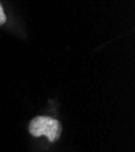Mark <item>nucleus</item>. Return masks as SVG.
Instances as JSON below:
<instances>
[{"mask_svg":"<svg viewBox=\"0 0 135 152\" xmlns=\"http://www.w3.org/2000/svg\"><path fill=\"white\" fill-rule=\"evenodd\" d=\"M29 133L35 137L46 136L50 142H55L61 135V124L57 119L49 116H38L31 121Z\"/></svg>","mask_w":135,"mask_h":152,"instance_id":"f257e3e1","label":"nucleus"},{"mask_svg":"<svg viewBox=\"0 0 135 152\" xmlns=\"http://www.w3.org/2000/svg\"><path fill=\"white\" fill-rule=\"evenodd\" d=\"M5 22H6V16H5V12H4L1 4H0V26H3Z\"/></svg>","mask_w":135,"mask_h":152,"instance_id":"f03ea898","label":"nucleus"}]
</instances>
